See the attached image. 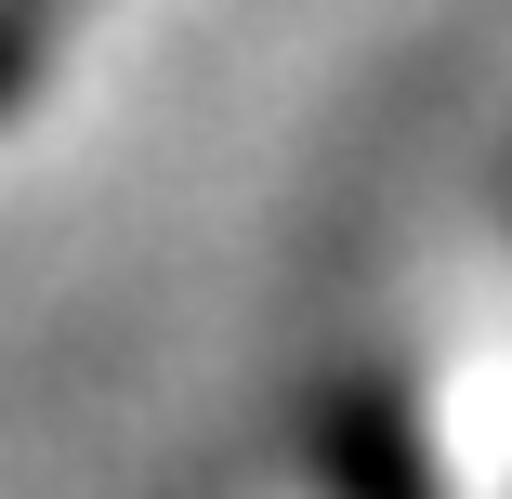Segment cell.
I'll list each match as a JSON object with an SVG mask.
<instances>
[{
    "label": "cell",
    "instance_id": "cell-1",
    "mask_svg": "<svg viewBox=\"0 0 512 499\" xmlns=\"http://www.w3.org/2000/svg\"><path fill=\"white\" fill-rule=\"evenodd\" d=\"M302 460H316V499H434V447L394 381H329L302 421Z\"/></svg>",
    "mask_w": 512,
    "mask_h": 499
},
{
    "label": "cell",
    "instance_id": "cell-2",
    "mask_svg": "<svg viewBox=\"0 0 512 499\" xmlns=\"http://www.w3.org/2000/svg\"><path fill=\"white\" fill-rule=\"evenodd\" d=\"M40 79H53V27H40V0H0V119H14Z\"/></svg>",
    "mask_w": 512,
    "mask_h": 499
}]
</instances>
